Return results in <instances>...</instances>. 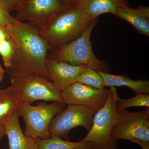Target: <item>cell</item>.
Segmentation results:
<instances>
[{
  "label": "cell",
  "instance_id": "1",
  "mask_svg": "<svg viewBox=\"0 0 149 149\" xmlns=\"http://www.w3.org/2000/svg\"><path fill=\"white\" fill-rule=\"evenodd\" d=\"M6 32L14 45L11 63L6 69L10 77L35 74L49 79L46 68L49 48L38 29L15 18Z\"/></svg>",
  "mask_w": 149,
  "mask_h": 149
},
{
  "label": "cell",
  "instance_id": "2",
  "mask_svg": "<svg viewBox=\"0 0 149 149\" xmlns=\"http://www.w3.org/2000/svg\"><path fill=\"white\" fill-rule=\"evenodd\" d=\"M95 19L88 15L81 6L67 7L37 28L49 52L80 37Z\"/></svg>",
  "mask_w": 149,
  "mask_h": 149
},
{
  "label": "cell",
  "instance_id": "3",
  "mask_svg": "<svg viewBox=\"0 0 149 149\" xmlns=\"http://www.w3.org/2000/svg\"><path fill=\"white\" fill-rule=\"evenodd\" d=\"M98 22V18L95 19L80 37L49 51L48 58L57 61L66 62L75 66L85 65L97 71L109 72V65L105 61L98 58L93 51L91 35L93 28Z\"/></svg>",
  "mask_w": 149,
  "mask_h": 149
},
{
  "label": "cell",
  "instance_id": "4",
  "mask_svg": "<svg viewBox=\"0 0 149 149\" xmlns=\"http://www.w3.org/2000/svg\"><path fill=\"white\" fill-rule=\"evenodd\" d=\"M107 100L97 112L91 130L82 141L91 142L93 149H118V143L111 137V131L116 117V103L119 97L115 87L110 88Z\"/></svg>",
  "mask_w": 149,
  "mask_h": 149
},
{
  "label": "cell",
  "instance_id": "5",
  "mask_svg": "<svg viewBox=\"0 0 149 149\" xmlns=\"http://www.w3.org/2000/svg\"><path fill=\"white\" fill-rule=\"evenodd\" d=\"M65 104L61 102H53L49 104L41 102L33 106L22 102L18 109L25 123L24 135L35 139L50 138L51 123L56 115L64 109Z\"/></svg>",
  "mask_w": 149,
  "mask_h": 149
},
{
  "label": "cell",
  "instance_id": "6",
  "mask_svg": "<svg viewBox=\"0 0 149 149\" xmlns=\"http://www.w3.org/2000/svg\"><path fill=\"white\" fill-rule=\"evenodd\" d=\"M10 77V86L22 102L31 104L38 100L63 102L60 92L45 77L29 74Z\"/></svg>",
  "mask_w": 149,
  "mask_h": 149
},
{
  "label": "cell",
  "instance_id": "7",
  "mask_svg": "<svg viewBox=\"0 0 149 149\" xmlns=\"http://www.w3.org/2000/svg\"><path fill=\"white\" fill-rule=\"evenodd\" d=\"M114 141L141 140L149 142V108L139 112H117L111 131Z\"/></svg>",
  "mask_w": 149,
  "mask_h": 149
},
{
  "label": "cell",
  "instance_id": "8",
  "mask_svg": "<svg viewBox=\"0 0 149 149\" xmlns=\"http://www.w3.org/2000/svg\"><path fill=\"white\" fill-rule=\"evenodd\" d=\"M97 111L80 105H68L67 107L56 115L49 128L51 136L68 139L70 131L76 127L81 126L91 130L93 118Z\"/></svg>",
  "mask_w": 149,
  "mask_h": 149
},
{
  "label": "cell",
  "instance_id": "9",
  "mask_svg": "<svg viewBox=\"0 0 149 149\" xmlns=\"http://www.w3.org/2000/svg\"><path fill=\"white\" fill-rule=\"evenodd\" d=\"M110 89H98L74 83L60 92L63 102L68 105H80L98 111L107 100Z\"/></svg>",
  "mask_w": 149,
  "mask_h": 149
},
{
  "label": "cell",
  "instance_id": "10",
  "mask_svg": "<svg viewBox=\"0 0 149 149\" xmlns=\"http://www.w3.org/2000/svg\"><path fill=\"white\" fill-rule=\"evenodd\" d=\"M67 7L59 0H25L15 11V18L38 28Z\"/></svg>",
  "mask_w": 149,
  "mask_h": 149
},
{
  "label": "cell",
  "instance_id": "11",
  "mask_svg": "<svg viewBox=\"0 0 149 149\" xmlns=\"http://www.w3.org/2000/svg\"><path fill=\"white\" fill-rule=\"evenodd\" d=\"M87 66H75L65 61L52 60L47 58L46 70L49 80L60 92L76 83L77 77Z\"/></svg>",
  "mask_w": 149,
  "mask_h": 149
},
{
  "label": "cell",
  "instance_id": "12",
  "mask_svg": "<svg viewBox=\"0 0 149 149\" xmlns=\"http://www.w3.org/2000/svg\"><path fill=\"white\" fill-rule=\"evenodd\" d=\"M20 116L18 108L13 113L5 125L10 149H38L36 139L26 136L22 132L19 124Z\"/></svg>",
  "mask_w": 149,
  "mask_h": 149
},
{
  "label": "cell",
  "instance_id": "13",
  "mask_svg": "<svg viewBox=\"0 0 149 149\" xmlns=\"http://www.w3.org/2000/svg\"><path fill=\"white\" fill-rule=\"evenodd\" d=\"M115 15L130 23L139 34L149 37V7L141 5L133 8L123 6L117 9Z\"/></svg>",
  "mask_w": 149,
  "mask_h": 149
},
{
  "label": "cell",
  "instance_id": "14",
  "mask_svg": "<svg viewBox=\"0 0 149 149\" xmlns=\"http://www.w3.org/2000/svg\"><path fill=\"white\" fill-rule=\"evenodd\" d=\"M104 83L105 87H126L133 90L136 94H149V81L147 79L135 80L124 75L111 74L97 71Z\"/></svg>",
  "mask_w": 149,
  "mask_h": 149
},
{
  "label": "cell",
  "instance_id": "15",
  "mask_svg": "<svg viewBox=\"0 0 149 149\" xmlns=\"http://www.w3.org/2000/svg\"><path fill=\"white\" fill-rule=\"evenodd\" d=\"M128 6V0H84L81 7L93 19L106 13L115 15L120 7Z\"/></svg>",
  "mask_w": 149,
  "mask_h": 149
},
{
  "label": "cell",
  "instance_id": "16",
  "mask_svg": "<svg viewBox=\"0 0 149 149\" xmlns=\"http://www.w3.org/2000/svg\"><path fill=\"white\" fill-rule=\"evenodd\" d=\"M19 96L10 86L0 89V125H5L22 102Z\"/></svg>",
  "mask_w": 149,
  "mask_h": 149
},
{
  "label": "cell",
  "instance_id": "17",
  "mask_svg": "<svg viewBox=\"0 0 149 149\" xmlns=\"http://www.w3.org/2000/svg\"><path fill=\"white\" fill-rule=\"evenodd\" d=\"M38 149H93L91 142L83 141L72 142L65 141L58 136H51L47 139H36Z\"/></svg>",
  "mask_w": 149,
  "mask_h": 149
},
{
  "label": "cell",
  "instance_id": "18",
  "mask_svg": "<svg viewBox=\"0 0 149 149\" xmlns=\"http://www.w3.org/2000/svg\"><path fill=\"white\" fill-rule=\"evenodd\" d=\"M76 82L97 89H103L106 87L100 75L95 70L88 67H87L78 76Z\"/></svg>",
  "mask_w": 149,
  "mask_h": 149
},
{
  "label": "cell",
  "instance_id": "19",
  "mask_svg": "<svg viewBox=\"0 0 149 149\" xmlns=\"http://www.w3.org/2000/svg\"><path fill=\"white\" fill-rule=\"evenodd\" d=\"M143 107L149 108V95L148 94H136L133 97L126 99H118L116 102V109L117 112L127 109L132 107Z\"/></svg>",
  "mask_w": 149,
  "mask_h": 149
},
{
  "label": "cell",
  "instance_id": "20",
  "mask_svg": "<svg viewBox=\"0 0 149 149\" xmlns=\"http://www.w3.org/2000/svg\"><path fill=\"white\" fill-rule=\"evenodd\" d=\"M13 52V44L8 36L5 40L0 43V55L6 69L10 66Z\"/></svg>",
  "mask_w": 149,
  "mask_h": 149
},
{
  "label": "cell",
  "instance_id": "21",
  "mask_svg": "<svg viewBox=\"0 0 149 149\" xmlns=\"http://www.w3.org/2000/svg\"><path fill=\"white\" fill-rule=\"evenodd\" d=\"M14 19L5 6L0 3V28L6 32L13 24Z\"/></svg>",
  "mask_w": 149,
  "mask_h": 149
},
{
  "label": "cell",
  "instance_id": "22",
  "mask_svg": "<svg viewBox=\"0 0 149 149\" xmlns=\"http://www.w3.org/2000/svg\"><path fill=\"white\" fill-rule=\"evenodd\" d=\"M25 0H4L3 3L10 12L15 11L22 4Z\"/></svg>",
  "mask_w": 149,
  "mask_h": 149
},
{
  "label": "cell",
  "instance_id": "23",
  "mask_svg": "<svg viewBox=\"0 0 149 149\" xmlns=\"http://www.w3.org/2000/svg\"><path fill=\"white\" fill-rule=\"evenodd\" d=\"M60 1L68 7L81 6L84 0H59Z\"/></svg>",
  "mask_w": 149,
  "mask_h": 149
},
{
  "label": "cell",
  "instance_id": "24",
  "mask_svg": "<svg viewBox=\"0 0 149 149\" xmlns=\"http://www.w3.org/2000/svg\"><path fill=\"white\" fill-rule=\"evenodd\" d=\"M132 142L138 144L143 149H149V142L141 140H136L132 141Z\"/></svg>",
  "mask_w": 149,
  "mask_h": 149
},
{
  "label": "cell",
  "instance_id": "25",
  "mask_svg": "<svg viewBox=\"0 0 149 149\" xmlns=\"http://www.w3.org/2000/svg\"><path fill=\"white\" fill-rule=\"evenodd\" d=\"M8 37L7 34L5 30L0 28V43L2 42Z\"/></svg>",
  "mask_w": 149,
  "mask_h": 149
},
{
  "label": "cell",
  "instance_id": "26",
  "mask_svg": "<svg viewBox=\"0 0 149 149\" xmlns=\"http://www.w3.org/2000/svg\"><path fill=\"white\" fill-rule=\"evenodd\" d=\"M5 135H6L5 126V125H0V141Z\"/></svg>",
  "mask_w": 149,
  "mask_h": 149
},
{
  "label": "cell",
  "instance_id": "27",
  "mask_svg": "<svg viewBox=\"0 0 149 149\" xmlns=\"http://www.w3.org/2000/svg\"><path fill=\"white\" fill-rule=\"evenodd\" d=\"M5 73V70L3 69L1 65H0V82H1L2 79L3 77H4V74Z\"/></svg>",
  "mask_w": 149,
  "mask_h": 149
},
{
  "label": "cell",
  "instance_id": "28",
  "mask_svg": "<svg viewBox=\"0 0 149 149\" xmlns=\"http://www.w3.org/2000/svg\"><path fill=\"white\" fill-rule=\"evenodd\" d=\"M3 2H4V0H0V3H3Z\"/></svg>",
  "mask_w": 149,
  "mask_h": 149
}]
</instances>
